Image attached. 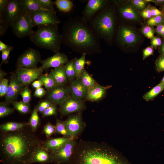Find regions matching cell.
Wrapping results in <instances>:
<instances>
[{"label":"cell","instance_id":"1","mask_svg":"<svg viewBox=\"0 0 164 164\" xmlns=\"http://www.w3.org/2000/svg\"><path fill=\"white\" fill-rule=\"evenodd\" d=\"M44 142L29 126L15 132H1V161L3 164H32L33 153Z\"/></svg>","mask_w":164,"mask_h":164},{"label":"cell","instance_id":"45","mask_svg":"<svg viewBox=\"0 0 164 164\" xmlns=\"http://www.w3.org/2000/svg\"><path fill=\"white\" fill-rule=\"evenodd\" d=\"M155 63L158 72L164 71V55L161 54L156 60Z\"/></svg>","mask_w":164,"mask_h":164},{"label":"cell","instance_id":"43","mask_svg":"<svg viewBox=\"0 0 164 164\" xmlns=\"http://www.w3.org/2000/svg\"><path fill=\"white\" fill-rule=\"evenodd\" d=\"M37 1L43 9L50 10H54L53 7L54 3L51 0H37Z\"/></svg>","mask_w":164,"mask_h":164},{"label":"cell","instance_id":"12","mask_svg":"<svg viewBox=\"0 0 164 164\" xmlns=\"http://www.w3.org/2000/svg\"><path fill=\"white\" fill-rule=\"evenodd\" d=\"M64 122L67 129L74 139L82 134L86 126L80 112L69 116Z\"/></svg>","mask_w":164,"mask_h":164},{"label":"cell","instance_id":"39","mask_svg":"<svg viewBox=\"0 0 164 164\" xmlns=\"http://www.w3.org/2000/svg\"><path fill=\"white\" fill-rule=\"evenodd\" d=\"M141 31L145 37L149 39H151L155 36V31L153 26L148 25L145 26L141 28Z\"/></svg>","mask_w":164,"mask_h":164},{"label":"cell","instance_id":"10","mask_svg":"<svg viewBox=\"0 0 164 164\" xmlns=\"http://www.w3.org/2000/svg\"><path fill=\"white\" fill-rule=\"evenodd\" d=\"M41 56L36 49L29 47L19 57L17 62L18 67L34 68L40 62Z\"/></svg>","mask_w":164,"mask_h":164},{"label":"cell","instance_id":"41","mask_svg":"<svg viewBox=\"0 0 164 164\" xmlns=\"http://www.w3.org/2000/svg\"><path fill=\"white\" fill-rule=\"evenodd\" d=\"M53 104L52 101L47 99L41 101L36 106L38 111L42 113Z\"/></svg>","mask_w":164,"mask_h":164},{"label":"cell","instance_id":"42","mask_svg":"<svg viewBox=\"0 0 164 164\" xmlns=\"http://www.w3.org/2000/svg\"><path fill=\"white\" fill-rule=\"evenodd\" d=\"M129 2L138 10L141 11L146 7L147 2L145 0H132Z\"/></svg>","mask_w":164,"mask_h":164},{"label":"cell","instance_id":"29","mask_svg":"<svg viewBox=\"0 0 164 164\" xmlns=\"http://www.w3.org/2000/svg\"><path fill=\"white\" fill-rule=\"evenodd\" d=\"M38 79L42 82L47 90L52 89L58 85L50 73L49 74H42Z\"/></svg>","mask_w":164,"mask_h":164},{"label":"cell","instance_id":"8","mask_svg":"<svg viewBox=\"0 0 164 164\" xmlns=\"http://www.w3.org/2000/svg\"><path fill=\"white\" fill-rule=\"evenodd\" d=\"M114 33L116 41L121 46L124 47L134 46L138 43L140 38L136 30L127 26H119Z\"/></svg>","mask_w":164,"mask_h":164},{"label":"cell","instance_id":"26","mask_svg":"<svg viewBox=\"0 0 164 164\" xmlns=\"http://www.w3.org/2000/svg\"><path fill=\"white\" fill-rule=\"evenodd\" d=\"M20 3L24 12L30 14L43 9L37 0H20Z\"/></svg>","mask_w":164,"mask_h":164},{"label":"cell","instance_id":"52","mask_svg":"<svg viewBox=\"0 0 164 164\" xmlns=\"http://www.w3.org/2000/svg\"><path fill=\"white\" fill-rule=\"evenodd\" d=\"M46 93V91L43 88L40 87L36 89L34 95L36 97L41 98L43 97Z\"/></svg>","mask_w":164,"mask_h":164},{"label":"cell","instance_id":"21","mask_svg":"<svg viewBox=\"0 0 164 164\" xmlns=\"http://www.w3.org/2000/svg\"><path fill=\"white\" fill-rule=\"evenodd\" d=\"M36 162L42 164L52 163L50 152L44 149L43 145L39 147L32 156L31 163Z\"/></svg>","mask_w":164,"mask_h":164},{"label":"cell","instance_id":"13","mask_svg":"<svg viewBox=\"0 0 164 164\" xmlns=\"http://www.w3.org/2000/svg\"><path fill=\"white\" fill-rule=\"evenodd\" d=\"M43 69L41 67L34 68L18 67L15 73L24 85H27L42 74Z\"/></svg>","mask_w":164,"mask_h":164},{"label":"cell","instance_id":"55","mask_svg":"<svg viewBox=\"0 0 164 164\" xmlns=\"http://www.w3.org/2000/svg\"><path fill=\"white\" fill-rule=\"evenodd\" d=\"M9 0H0V15L5 10L8 2Z\"/></svg>","mask_w":164,"mask_h":164},{"label":"cell","instance_id":"3","mask_svg":"<svg viewBox=\"0 0 164 164\" xmlns=\"http://www.w3.org/2000/svg\"><path fill=\"white\" fill-rule=\"evenodd\" d=\"M70 164H132L117 150L102 143L77 142Z\"/></svg>","mask_w":164,"mask_h":164},{"label":"cell","instance_id":"20","mask_svg":"<svg viewBox=\"0 0 164 164\" xmlns=\"http://www.w3.org/2000/svg\"><path fill=\"white\" fill-rule=\"evenodd\" d=\"M70 88L71 97L81 100L85 99L88 89L83 84L80 79H75L72 81Z\"/></svg>","mask_w":164,"mask_h":164},{"label":"cell","instance_id":"59","mask_svg":"<svg viewBox=\"0 0 164 164\" xmlns=\"http://www.w3.org/2000/svg\"><path fill=\"white\" fill-rule=\"evenodd\" d=\"M159 51L161 54L164 55V40L161 45L159 47Z\"/></svg>","mask_w":164,"mask_h":164},{"label":"cell","instance_id":"32","mask_svg":"<svg viewBox=\"0 0 164 164\" xmlns=\"http://www.w3.org/2000/svg\"><path fill=\"white\" fill-rule=\"evenodd\" d=\"M38 112L36 107L35 106L33 110L28 122L32 130L34 133L40 125V119Z\"/></svg>","mask_w":164,"mask_h":164},{"label":"cell","instance_id":"23","mask_svg":"<svg viewBox=\"0 0 164 164\" xmlns=\"http://www.w3.org/2000/svg\"><path fill=\"white\" fill-rule=\"evenodd\" d=\"M72 139L73 138L64 136L50 138L44 141L43 146L44 149L50 152L60 148Z\"/></svg>","mask_w":164,"mask_h":164},{"label":"cell","instance_id":"47","mask_svg":"<svg viewBox=\"0 0 164 164\" xmlns=\"http://www.w3.org/2000/svg\"><path fill=\"white\" fill-rule=\"evenodd\" d=\"M13 49V47L11 46L9 48L1 52L2 61L1 65L3 63H6L8 62L10 53Z\"/></svg>","mask_w":164,"mask_h":164},{"label":"cell","instance_id":"15","mask_svg":"<svg viewBox=\"0 0 164 164\" xmlns=\"http://www.w3.org/2000/svg\"><path fill=\"white\" fill-rule=\"evenodd\" d=\"M23 12L20 0H9L5 10L0 15V19L7 22L10 26L14 19Z\"/></svg>","mask_w":164,"mask_h":164},{"label":"cell","instance_id":"34","mask_svg":"<svg viewBox=\"0 0 164 164\" xmlns=\"http://www.w3.org/2000/svg\"><path fill=\"white\" fill-rule=\"evenodd\" d=\"M55 126L56 134H61L63 136L73 138L71 134L67 129L64 121L56 118Z\"/></svg>","mask_w":164,"mask_h":164},{"label":"cell","instance_id":"49","mask_svg":"<svg viewBox=\"0 0 164 164\" xmlns=\"http://www.w3.org/2000/svg\"><path fill=\"white\" fill-rule=\"evenodd\" d=\"M9 24L3 20L0 19V37H2L6 33Z\"/></svg>","mask_w":164,"mask_h":164},{"label":"cell","instance_id":"31","mask_svg":"<svg viewBox=\"0 0 164 164\" xmlns=\"http://www.w3.org/2000/svg\"><path fill=\"white\" fill-rule=\"evenodd\" d=\"M74 60L75 58L72 59L64 65L65 73L67 80L70 82L76 79Z\"/></svg>","mask_w":164,"mask_h":164},{"label":"cell","instance_id":"30","mask_svg":"<svg viewBox=\"0 0 164 164\" xmlns=\"http://www.w3.org/2000/svg\"><path fill=\"white\" fill-rule=\"evenodd\" d=\"M80 80L83 84L88 89L97 85L94 79L85 69L82 71Z\"/></svg>","mask_w":164,"mask_h":164},{"label":"cell","instance_id":"60","mask_svg":"<svg viewBox=\"0 0 164 164\" xmlns=\"http://www.w3.org/2000/svg\"><path fill=\"white\" fill-rule=\"evenodd\" d=\"M6 75V73L2 70L1 69H0V79L1 80L4 78V77Z\"/></svg>","mask_w":164,"mask_h":164},{"label":"cell","instance_id":"53","mask_svg":"<svg viewBox=\"0 0 164 164\" xmlns=\"http://www.w3.org/2000/svg\"><path fill=\"white\" fill-rule=\"evenodd\" d=\"M155 31L158 34L164 38V22L156 26Z\"/></svg>","mask_w":164,"mask_h":164},{"label":"cell","instance_id":"62","mask_svg":"<svg viewBox=\"0 0 164 164\" xmlns=\"http://www.w3.org/2000/svg\"><path fill=\"white\" fill-rule=\"evenodd\" d=\"M162 10L164 11V5L162 6Z\"/></svg>","mask_w":164,"mask_h":164},{"label":"cell","instance_id":"14","mask_svg":"<svg viewBox=\"0 0 164 164\" xmlns=\"http://www.w3.org/2000/svg\"><path fill=\"white\" fill-rule=\"evenodd\" d=\"M113 4L117 6L118 12L123 18L132 21H139L140 16L139 12L129 2L123 3L121 1H113Z\"/></svg>","mask_w":164,"mask_h":164},{"label":"cell","instance_id":"17","mask_svg":"<svg viewBox=\"0 0 164 164\" xmlns=\"http://www.w3.org/2000/svg\"><path fill=\"white\" fill-rule=\"evenodd\" d=\"M24 85L18 79L15 73L11 77L7 93L5 96V103L7 104L15 101L19 94L23 90Z\"/></svg>","mask_w":164,"mask_h":164},{"label":"cell","instance_id":"11","mask_svg":"<svg viewBox=\"0 0 164 164\" xmlns=\"http://www.w3.org/2000/svg\"><path fill=\"white\" fill-rule=\"evenodd\" d=\"M59 105V111L61 118L73 113H80L86 108L82 100L74 98L70 95L63 100Z\"/></svg>","mask_w":164,"mask_h":164},{"label":"cell","instance_id":"7","mask_svg":"<svg viewBox=\"0 0 164 164\" xmlns=\"http://www.w3.org/2000/svg\"><path fill=\"white\" fill-rule=\"evenodd\" d=\"M77 142L72 139L57 149L50 151L52 163L70 164L74 155Z\"/></svg>","mask_w":164,"mask_h":164},{"label":"cell","instance_id":"9","mask_svg":"<svg viewBox=\"0 0 164 164\" xmlns=\"http://www.w3.org/2000/svg\"><path fill=\"white\" fill-rule=\"evenodd\" d=\"M29 15L33 27L51 24L58 25L61 22L54 10L41 9Z\"/></svg>","mask_w":164,"mask_h":164},{"label":"cell","instance_id":"46","mask_svg":"<svg viewBox=\"0 0 164 164\" xmlns=\"http://www.w3.org/2000/svg\"><path fill=\"white\" fill-rule=\"evenodd\" d=\"M8 80L3 78L0 81V97L5 96L8 88Z\"/></svg>","mask_w":164,"mask_h":164},{"label":"cell","instance_id":"38","mask_svg":"<svg viewBox=\"0 0 164 164\" xmlns=\"http://www.w3.org/2000/svg\"><path fill=\"white\" fill-rule=\"evenodd\" d=\"M163 22H164V15L152 17L148 19L146 24L152 26H157Z\"/></svg>","mask_w":164,"mask_h":164},{"label":"cell","instance_id":"5","mask_svg":"<svg viewBox=\"0 0 164 164\" xmlns=\"http://www.w3.org/2000/svg\"><path fill=\"white\" fill-rule=\"evenodd\" d=\"M29 36L30 41L39 48L53 53L59 52L62 42L58 25L51 24L39 26Z\"/></svg>","mask_w":164,"mask_h":164},{"label":"cell","instance_id":"44","mask_svg":"<svg viewBox=\"0 0 164 164\" xmlns=\"http://www.w3.org/2000/svg\"><path fill=\"white\" fill-rule=\"evenodd\" d=\"M56 105L53 104L47 108L42 113V117H45L56 114H57Z\"/></svg>","mask_w":164,"mask_h":164},{"label":"cell","instance_id":"61","mask_svg":"<svg viewBox=\"0 0 164 164\" xmlns=\"http://www.w3.org/2000/svg\"><path fill=\"white\" fill-rule=\"evenodd\" d=\"M160 83L162 84H163L164 85V76L163 77L162 80H161Z\"/></svg>","mask_w":164,"mask_h":164},{"label":"cell","instance_id":"58","mask_svg":"<svg viewBox=\"0 0 164 164\" xmlns=\"http://www.w3.org/2000/svg\"><path fill=\"white\" fill-rule=\"evenodd\" d=\"M151 2L154 3L157 5H164V0H151Z\"/></svg>","mask_w":164,"mask_h":164},{"label":"cell","instance_id":"51","mask_svg":"<svg viewBox=\"0 0 164 164\" xmlns=\"http://www.w3.org/2000/svg\"><path fill=\"white\" fill-rule=\"evenodd\" d=\"M153 48L151 46H148L143 50V60H144L149 56L153 55Z\"/></svg>","mask_w":164,"mask_h":164},{"label":"cell","instance_id":"63","mask_svg":"<svg viewBox=\"0 0 164 164\" xmlns=\"http://www.w3.org/2000/svg\"><path fill=\"white\" fill-rule=\"evenodd\" d=\"M54 164H59L58 163H54Z\"/></svg>","mask_w":164,"mask_h":164},{"label":"cell","instance_id":"16","mask_svg":"<svg viewBox=\"0 0 164 164\" xmlns=\"http://www.w3.org/2000/svg\"><path fill=\"white\" fill-rule=\"evenodd\" d=\"M109 1L106 0H89L82 12V19L89 23L92 17L107 5Z\"/></svg>","mask_w":164,"mask_h":164},{"label":"cell","instance_id":"4","mask_svg":"<svg viewBox=\"0 0 164 164\" xmlns=\"http://www.w3.org/2000/svg\"><path fill=\"white\" fill-rule=\"evenodd\" d=\"M114 6L108 5L96 13L89 24L99 38L111 43L115 28L116 18Z\"/></svg>","mask_w":164,"mask_h":164},{"label":"cell","instance_id":"22","mask_svg":"<svg viewBox=\"0 0 164 164\" xmlns=\"http://www.w3.org/2000/svg\"><path fill=\"white\" fill-rule=\"evenodd\" d=\"M107 88L96 85L88 89L85 99L91 101H97L103 98L106 94Z\"/></svg>","mask_w":164,"mask_h":164},{"label":"cell","instance_id":"56","mask_svg":"<svg viewBox=\"0 0 164 164\" xmlns=\"http://www.w3.org/2000/svg\"><path fill=\"white\" fill-rule=\"evenodd\" d=\"M43 85L42 82L39 80L34 81L32 84V86L36 89L41 87Z\"/></svg>","mask_w":164,"mask_h":164},{"label":"cell","instance_id":"18","mask_svg":"<svg viewBox=\"0 0 164 164\" xmlns=\"http://www.w3.org/2000/svg\"><path fill=\"white\" fill-rule=\"evenodd\" d=\"M47 91L46 93L47 99L56 105H59L63 100L70 95V87H65L64 86L57 85Z\"/></svg>","mask_w":164,"mask_h":164},{"label":"cell","instance_id":"33","mask_svg":"<svg viewBox=\"0 0 164 164\" xmlns=\"http://www.w3.org/2000/svg\"><path fill=\"white\" fill-rule=\"evenodd\" d=\"M54 4L60 10L64 12H70L73 6V2L70 0H56Z\"/></svg>","mask_w":164,"mask_h":164},{"label":"cell","instance_id":"2","mask_svg":"<svg viewBox=\"0 0 164 164\" xmlns=\"http://www.w3.org/2000/svg\"><path fill=\"white\" fill-rule=\"evenodd\" d=\"M61 34L62 43L74 52L89 55L101 52L100 39L80 16L69 18L63 24Z\"/></svg>","mask_w":164,"mask_h":164},{"label":"cell","instance_id":"57","mask_svg":"<svg viewBox=\"0 0 164 164\" xmlns=\"http://www.w3.org/2000/svg\"><path fill=\"white\" fill-rule=\"evenodd\" d=\"M11 46L5 44L1 40H0V51L7 50L10 48Z\"/></svg>","mask_w":164,"mask_h":164},{"label":"cell","instance_id":"24","mask_svg":"<svg viewBox=\"0 0 164 164\" xmlns=\"http://www.w3.org/2000/svg\"><path fill=\"white\" fill-rule=\"evenodd\" d=\"M64 65L55 68L50 73L58 85L64 86L68 80L65 70Z\"/></svg>","mask_w":164,"mask_h":164},{"label":"cell","instance_id":"6","mask_svg":"<svg viewBox=\"0 0 164 164\" xmlns=\"http://www.w3.org/2000/svg\"><path fill=\"white\" fill-rule=\"evenodd\" d=\"M11 27L14 34L18 38L29 36L33 32V27L30 15L23 12L17 16L12 22Z\"/></svg>","mask_w":164,"mask_h":164},{"label":"cell","instance_id":"36","mask_svg":"<svg viewBox=\"0 0 164 164\" xmlns=\"http://www.w3.org/2000/svg\"><path fill=\"white\" fill-rule=\"evenodd\" d=\"M15 109L9 107L5 102L0 103V117L3 118L13 113Z\"/></svg>","mask_w":164,"mask_h":164},{"label":"cell","instance_id":"28","mask_svg":"<svg viewBox=\"0 0 164 164\" xmlns=\"http://www.w3.org/2000/svg\"><path fill=\"white\" fill-rule=\"evenodd\" d=\"M163 90L164 85L160 83L146 93L143 95V98L147 101L152 100Z\"/></svg>","mask_w":164,"mask_h":164},{"label":"cell","instance_id":"35","mask_svg":"<svg viewBox=\"0 0 164 164\" xmlns=\"http://www.w3.org/2000/svg\"><path fill=\"white\" fill-rule=\"evenodd\" d=\"M14 108L20 113L26 114L29 113L30 111L29 104H26L22 101H14L12 102Z\"/></svg>","mask_w":164,"mask_h":164},{"label":"cell","instance_id":"37","mask_svg":"<svg viewBox=\"0 0 164 164\" xmlns=\"http://www.w3.org/2000/svg\"><path fill=\"white\" fill-rule=\"evenodd\" d=\"M43 132L47 138H49L52 135L56 134L55 126L48 122L43 126Z\"/></svg>","mask_w":164,"mask_h":164},{"label":"cell","instance_id":"50","mask_svg":"<svg viewBox=\"0 0 164 164\" xmlns=\"http://www.w3.org/2000/svg\"><path fill=\"white\" fill-rule=\"evenodd\" d=\"M162 41L161 39L158 36H154L151 39V46L154 48L156 49L159 47L162 44Z\"/></svg>","mask_w":164,"mask_h":164},{"label":"cell","instance_id":"54","mask_svg":"<svg viewBox=\"0 0 164 164\" xmlns=\"http://www.w3.org/2000/svg\"><path fill=\"white\" fill-rule=\"evenodd\" d=\"M151 10L152 17L164 15V11L160 10L154 6H151Z\"/></svg>","mask_w":164,"mask_h":164},{"label":"cell","instance_id":"40","mask_svg":"<svg viewBox=\"0 0 164 164\" xmlns=\"http://www.w3.org/2000/svg\"><path fill=\"white\" fill-rule=\"evenodd\" d=\"M20 94L22 97V102L26 104H29L31 98V91L27 85L24 87L23 90L21 92Z\"/></svg>","mask_w":164,"mask_h":164},{"label":"cell","instance_id":"48","mask_svg":"<svg viewBox=\"0 0 164 164\" xmlns=\"http://www.w3.org/2000/svg\"><path fill=\"white\" fill-rule=\"evenodd\" d=\"M139 12L140 16L145 19H149L152 17L150 6L146 7L142 11H139Z\"/></svg>","mask_w":164,"mask_h":164},{"label":"cell","instance_id":"27","mask_svg":"<svg viewBox=\"0 0 164 164\" xmlns=\"http://www.w3.org/2000/svg\"><path fill=\"white\" fill-rule=\"evenodd\" d=\"M79 58H75L74 67L75 72V78L77 79H80L83 70L87 63L85 57L86 54L83 53Z\"/></svg>","mask_w":164,"mask_h":164},{"label":"cell","instance_id":"25","mask_svg":"<svg viewBox=\"0 0 164 164\" xmlns=\"http://www.w3.org/2000/svg\"><path fill=\"white\" fill-rule=\"evenodd\" d=\"M29 126V123L9 122L1 124L0 130L2 132H13Z\"/></svg>","mask_w":164,"mask_h":164},{"label":"cell","instance_id":"19","mask_svg":"<svg viewBox=\"0 0 164 164\" xmlns=\"http://www.w3.org/2000/svg\"><path fill=\"white\" fill-rule=\"evenodd\" d=\"M68 61L67 55L59 51L46 59L41 60L40 63L42 65L41 67L44 70L51 67L57 68L65 64Z\"/></svg>","mask_w":164,"mask_h":164}]
</instances>
